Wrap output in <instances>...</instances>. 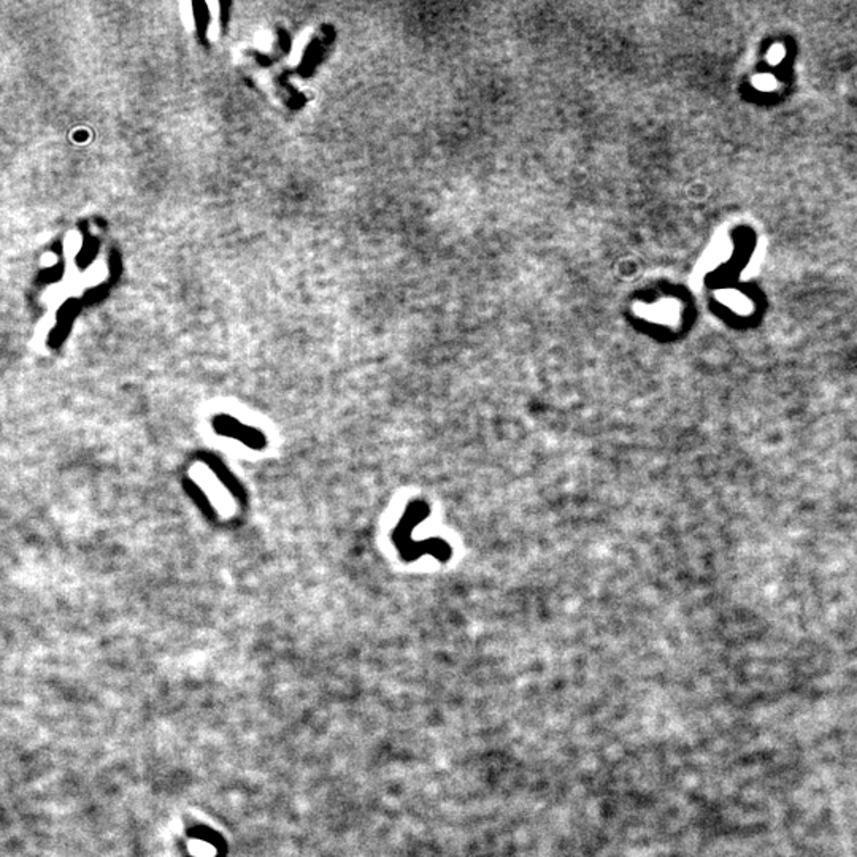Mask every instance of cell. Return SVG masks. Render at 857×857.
<instances>
[{
    "label": "cell",
    "mask_w": 857,
    "mask_h": 857,
    "mask_svg": "<svg viewBox=\"0 0 857 857\" xmlns=\"http://www.w3.org/2000/svg\"><path fill=\"white\" fill-rule=\"evenodd\" d=\"M220 429L222 430V432L231 434L232 436H238V439H242L243 441H246V443H254L256 445L257 441H259V440H257V435L256 434L251 432V430H246L243 425H240V424L234 423V421H229V419H226V421H222L220 424Z\"/></svg>",
    "instance_id": "cell-1"
}]
</instances>
